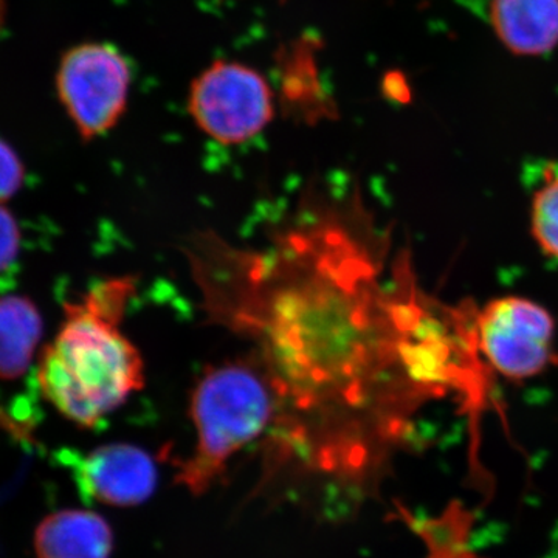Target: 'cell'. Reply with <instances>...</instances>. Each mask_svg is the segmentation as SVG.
I'll return each instance as SVG.
<instances>
[{
  "instance_id": "obj_1",
  "label": "cell",
  "mask_w": 558,
  "mask_h": 558,
  "mask_svg": "<svg viewBox=\"0 0 558 558\" xmlns=\"http://www.w3.org/2000/svg\"><path fill=\"white\" fill-rule=\"evenodd\" d=\"M186 256L209 322L247 341L277 398L275 442L326 470L376 468L422 407L484 396L475 307L417 286L359 201L306 197L263 247L215 233Z\"/></svg>"
},
{
  "instance_id": "obj_2",
  "label": "cell",
  "mask_w": 558,
  "mask_h": 558,
  "mask_svg": "<svg viewBox=\"0 0 558 558\" xmlns=\"http://www.w3.org/2000/svg\"><path fill=\"white\" fill-rule=\"evenodd\" d=\"M135 290L137 278L124 275L65 303L60 332L40 354V395L80 427H97L145 385L142 355L121 330Z\"/></svg>"
},
{
  "instance_id": "obj_3",
  "label": "cell",
  "mask_w": 558,
  "mask_h": 558,
  "mask_svg": "<svg viewBox=\"0 0 558 558\" xmlns=\"http://www.w3.org/2000/svg\"><path fill=\"white\" fill-rule=\"evenodd\" d=\"M277 410L274 388L250 352L205 371L190 403L196 446L179 483L193 494L207 490L234 454L274 427Z\"/></svg>"
},
{
  "instance_id": "obj_4",
  "label": "cell",
  "mask_w": 558,
  "mask_h": 558,
  "mask_svg": "<svg viewBox=\"0 0 558 558\" xmlns=\"http://www.w3.org/2000/svg\"><path fill=\"white\" fill-rule=\"evenodd\" d=\"M58 98L81 138L89 142L112 130L130 100V62L116 47L84 43L62 54L57 70Z\"/></svg>"
},
{
  "instance_id": "obj_5",
  "label": "cell",
  "mask_w": 558,
  "mask_h": 558,
  "mask_svg": "<svg viewBox=\"0 0 558 558\" xmlns=\"http://www.w3.org/2000/svg\"><path fill=\"white\" fill-rule=\"evenodd\" d=\"M189 112L208 137L222 145H241L274 120V92L258 70L242 62L216 61L191 84Z\"/></svg>"
},
{
  "instance_id": "obj_6",
  "label": "cell",
  "mask_w": 558,
  "mask_h": 558,
  "mask_svg": "<svg viewBox=\"0 0 558 558\" xmlns=\"http://www.w3.org/2000/svg\"><path fill=\"white\" fill-rule=\"evenodd\" d=\"M556 322L545 307L521 296L488 301L476 312V343L488 365L512 380L538 376L557 362Z\"/></svg>"
},
{
  "instance_id": "obj_7",
  "label": "cell",
  "mask_w": 558,
  "mask_h": 558,
  "mask_svg": "<svg viewBox=\"0 0 558 558\" xmlns=\"http://www.w3.org/2000/svg\"><path fill=\"white\" fill-rule=\"evenodd\" d=\"M72 470L84 497L113 508L142 505L157 484L154 459L130 444L98 447L72 459Z\"/></svg>"
},
{
  "instance_id": "obj_8",
  "label": "cell",
  "mask_w": 558,
  "mask_h": 558,
  "mask_svg": "<svg viewBox=\"0 0 558 558\" xmlns=\"http://www.w3.org/2000/svg\"><path fill=\"white\" fill-rule=\"evenodd\" d=\"M112 545L108 521L90 510H60L36 529L38 558H109Z\"/></svg>"
},
{
  "instance_id": "obj_9",
  "label": "cell",
  "mask_w": 558,
  "mask_h": 558,
  "mask_svg": "<svg viewBox=\"0 0 558 558\" xmlns=\"http://www.w3.org/2000/svg\"><path fill=\"white\" fill-rule=\"evenodd\" d=\"M490 20L513 53H548L558 44V0H494Z\"/></svg>"
},
{
  "instance_id": "obj_10",
  "label": "cell",
  "mask_w": 558,
  "mask_h": 558,
  "mask_svg": "<svg viewBox=\"0 0 558 558\" xmlns=\"http://www.w3.org/2000/svg\"><path fill=\"white\" fill-rule=\"evenodd\" d=\"M40 337L36 304L24 296H0V380H17L31 371Z\"/></svg>"
},
{
  "instance_id": "obj_11",
  "label": "cell",
  "mask_w": 558,
  "mask_h": 558,
  "mask_svg": "<svg viewBox=\"0 0 558 558\" xmlns=\"http://www.w3.org/2000/svg\"><path fill=\"white\" fill-rule=\"evenodd\" d=\"M532 233L546 255L558 259V172L548 175L532 202Z\"/></svg>"
},
{
  "instance_id": "obj_12",
  "label": "cell",
  "mask_w": 558,
  "mask_h": 558,
  "mask_svg": "<svg viewBox=\"0 0 558 558\" xmlns=\"http://www.w3.org/2000/svg\"><path fill=\"white\" fill-rule=\"evenodd\" d=\"M22 234L20 223L0 205V295L16 284L21 270Z\"/></svg>"
},
{
  "instance_id": "obj_13",
  "label": "cell",
  "mask_w": 558,
  "mask_h": 558,
  "mask_svg": "<svg viewBox=\"0 0 558 558\" xmlns=\"http://www.w3.org/2000/svg\"><path fill=\"white\" fill-rule=\"evenodd\" d=\"M24 165L16 150L0 138V204L11 199L24 185Z\"/></svg>"
},
{
  "instance_id": "obj_14",
  "label": "cell",
  "mask_w": 558,
  "mask_h": 558,
  "mask_svg": "<svg viewBox=\"0 0 558 558\" xmlns=\"http://www.w3.org/2000/svg\"><path fill=\"white\" fill-rule=\"evenodd\" d=\"M7 0H0V31H2L3 24H5L7 20Z\"/></svg>"
}]
</instances>
